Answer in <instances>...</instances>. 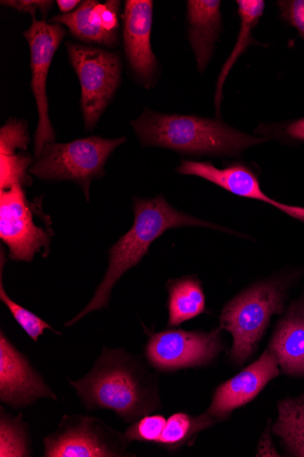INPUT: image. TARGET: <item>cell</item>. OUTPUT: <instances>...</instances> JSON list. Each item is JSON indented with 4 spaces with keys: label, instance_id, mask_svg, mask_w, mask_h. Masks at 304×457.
<instances>
[{
    "label": "cell",
    "instance_id": "cell-1",
    "mask_svg": "<svg viewBox=\"0 0 304 457\" xmlns=\"http://www.w3.org/2000/svg\"><path fill=\"white\" fill-rule=\"evenodd\" d=\"M70 386L86 410H111L126 423L162 406L158 378L142 360L122 349L103 348L88 375Z\"/></svg>",
    "mask_w": 304,
    "mask_h": 457
},
{
    "label": "cell",
    "instance_id": "cell-2",
    "mask_svg": "<svg viewBox=\"0 0 304 457\" xmlns=\"http://www.w3.org/2000/svg\"><path fill=\"white\" fill-rule=\"evenodd\" d=\"M134 211V226L111 247L108 270L93 300L65 326H72L86 315L107 308L113 287L128 270L140 263L149 253L152 244L169 229L203 227L250 238L240 232L181 212L162 195L151 199L136 197Z\"/></svg>",
    "mask_w": 304,
    "mask_h": 457
},
{
    "label": "cell",
    "instance_id": "cell-3",
    "mask_svg": "<svg viewBox=\"0 0 304 457\" xmlns=\"http://www.w3.org/2000/svg\"><path fill=\"white\" fill-rule=\"evenodd\" d=\"M144 147L169 149L195 156L234 157L267 138L242 133L220 120L164 114L145 109L132 121Z\"/></svg>",
    "mask_w": 304,
    "mask_h": 457
},
{
    "label": "cell",
    "instance_id": "cell-4",
    "mask_svg": "<svg viewBox=\"0 0 304 457\" xmlns=\"http://www.w3.org/2000/svg\"><path fill=\"white\" fill-rule=\"evenodd\" d=\"M304 267H285L242 290L224 307L220 328L233 337L230 361L243 365L257 351L275 315H282Z\"/></svg>",
    "mask_w": 304,
    "mask_h": 457
},
{
    "label": "cell",
    "instance_id": "cell-5",
    "mask_svg": "<svg viewBox=\"0 0 304 457\" xmlns=\"http://www.w3.org/2000/svg\"><path fill=\"white\" fill-rule=\"evenodd\" d=\"M125 141V137H91L66 144L49 143L30 166L29 173L42 180L73 181L89 201L92 181L104 176V166L110 155Z\"/></svg>",
    "mask_w": 304,
    "mask_h": 457
},
{
    "label": "cell",
    "instance_id": "cell-6",
    "mask_svg": "<svg viewBox=\"0 0 304 457\" xmlns=\"http://www.w3.org/2000/svg\"><path fill=\"white\" fill-rule=\"evenodd\" d=\"M66 48L80 82L85 129L93 131L120 86L121 62L115 53L72 41Z\"/></svg>",
    "mask_w": 304,
    "mask_h": 457
},
{
    "label": "cell",
    "instance_id": "cell-7",
    "mask_svg": "<svg viewBox=\"0 0 304 457\" xmlns=\"http://www.w3.org/2000/svg\"><path fill=\"white\" fill-rule=\"evenodd\" d=\"M40 204L29 203L21 186L0 191V237L10 249L14 262H30L36 253H50L52 229L38 227L35 213Z\"/></svg>",
    "mask_w": 304,
    "mask_h": 457
},
{
    "label": "cell",
    "instance_id": "cell-8",
    "mask_svg": "<svg viewBox=\"0 0 304 457\" xmlns=\"http://www.w3.org/2000/svg\"><path fill=\"white\" fill-rule=\"evenodd\" d=\"M222 328L201 330L167 329L151 337L145 355L160 371L210 365L224 351Z\"/></svg>",
    "mask_w": 304,
    "mask_h": 457
},
{
    "label": "cell",
    "instance_id": "cell-9",
    "mask_svg": "<svg viewBox=\"0 0 304 457\" xmlns=\"http://www.w3.org/2000/svg\"><path fill=\"white\" fill-rule=\"evenodd\" d=\"M43 445L47 457H111L126 456L127 442L96 418L65 415Z\"/></svg>",
    "mask_w": 304,
    "mask_h": 457
},
{
    "label": "cell",
    "instance_id": "cell-10",
    "mask_svg": "<svg viewBox=\"0 0 304 457\" xmlns=\"http://www.w3.org/2000/svg\"><path fill=\"white\" fill-rule=\"evenodd\" d=\"M23 35L30 49L31 89L39 116L34 145L37 160L47 144L55 142V132L49 116L46 83L53 59L67 31L62 25L47 23L46 21H37L32 17V24Z\"/></svg>",
    "mask_w": 304,
    "mask_h": 457
},
{
    "label": "cell",
    "instance_id": "cell-11",
    "mask_svg": "<svg viewBox=\"0 0 304 457\" xmlns=\"http://www.w3.org/2000/svg\"><path fill=\"white\" fill-rule=\"evenodd\" d=\"M281 373L278 361L267 348L258 360L215 390L206 411L218 422L226 420L234 410L253 401Z\"/></svg>",
    "mask_w": 304,
    "mask_h": 457
},
{
    "label": "cell",
    "instance_id": "cell-12",
    "mask_svg": "<svg viewBox=\"0 0 304 457\" xmlns=\"http://www.w3.org/2000/svg\"><path fill=\"white\" fill-rule=\"evenodd\" d=\"M40 398L57 399L56 395L17 350L2 330L0 332V400L13 408H25Z\"/></svg>",
    "mask_w": 304,
    "mask_h": 457
},
{
    "label": "cell",
    "instance_id": "cell-13",
    "mask_svg": "<svg viewBox=\"0 0 304 457\" xmlns=\"http://www.w3.org/2000/svg\"><path fill=\"white\" fill-rule=\"evenodd\" d=\"M122 21L124 52L129 68L137 80L150 88L158 71V61L151 44L153 3L127 0Z\"/></svg>",
    "mask_w": 304,
    "mask_h": 457
},
{
    "label": "cell",
    "instance_id": "cell-14",
    "mask_svg": "<svg viewBox=\"0 0 304 457\" xmlns=\"http://www.w3.org/2000/svg\"><path fill=\"white\" fill-rule=\"evenodd\" d=\"M177 171L181 175L201 178L234 195L269 204L287 216L304 223V207L289 205L269 197L262 190L256 174L242 162H233L220 170L210 162L182 160Z\"/></svg>",
    "mask_w": 304,
    "mask_h": 457
},
{
    "label": "cell",
    "instance_id": "cell-15",
    "mask_svg": "<svg viewBox=\"0 0 304 457\" xmlns=\"http://www.w3.org/2000/svg\"><path fill=\"white\" fill-rule=\"evenodd\" d=\"M267 349L283 376L304 379V288L277 320Z\"/></svg>",
    "mask_w": 304,
    "mask_h": 457
},
{
    "label": "cell",
    "instance_id": "cell-16",
    "mask_svg": "<svg viewBox=\"0 0 304 457\" xmlns=\"http://www.w3.org/2000/svg\"><path fill=\"white\" fill-rule=\"evenodd\" d=\"M187 21L189 43L198 71L202 73L211 60L216 41L223 29L220 0H189Z\"/></svg>",
    "mask_w": 304,
    "mask_h": 457
},
{
    "label": "cell",
    "instance_id": "cell-17",
    "mask_svg": "<svg viewBox=\"0 0 304 457\" xmlns=\"http://www.w3.org/2000/svg\"><path fill=\"white\" fill-rule=\"evenodd\" d=\"M102 10L103 4L85 0L73 12L55 16L50 23L66 26L71 35L84 44L114 48L119 44V35L103 28Z\"/></svg>",
    "mask_w": 304,
    "mask_h": 457
},
{
    "label": "cell",
    "instance_id": "cell-18",
    "mask_svg": "<svg viewBox=\"0 0 304 457\" xmlns=\"http://www.w3.org/2000/svg\"><path fill=\"white\" fill-rule=\"evenodd\" d=\"M168 290V327H177L205 311L206 300L200 278L195 276L169 279Z\"/></svg>",
    "mask_w": 304,
    "mask_h": 457
},
{
    "label": "cell",
    "instance_id": "cell-19",
    "mask_svg": "<svg viewBox=\"0 0 304 457\" xmlns=\"http://www.w3.org/2000/svg\"><path fill=\"white\" fill-rule=\"evenodd\" d=\"M272 431L285 455L304 457V393L278 401Z\"/></svg>",
    "mask_w": 304,
    "mask_h": 457
},
{
    "label": "cell",
    "instance_id": "cell-20",
    "mask_svg": "<svg viewBox=\"0 0 304 457\" xmlns=\"http://www.w3.org/2000/svg\"><path fill=\"white\" fill-rule=\"evenodd\" d=\"M236 4L241 19V29L235 47L225 64L218 81H217L215 105L218 114H220L225 81L240 56L246 51L249 46L253 44L252 30L258 24L260 17L263 16L266 9L264 0H237Z\"/></svg>",
    "mask_w": 304,
    "mask_h": 457
},
{
    "label": "cell",
    "instance_id": "cell-21",
    "mask_svg": "<svg viewBox=\"0 0 304 457\" xmlns=\"http://www.w3.org/2000/svg\"><path fill=\"white\" fill-rule=\"evenodd\" d=\"M217 422L207 411L197 417L182 411L173 413L167 420L156 445L168 452H177L183 446L192 445L201 432L212 428Z\"/></svg>",
    "mask_w": 304,
    "mask_h": 457
},
{
    "label": "cell",
    "instance_id": "cell-22",
    "mask_svg": "<svg viewBox=\"0 0 304 457\" xmlns=\"http://www.w3.org/2000/svg\"><path fill=\"white\" fill-rule=\"evenodd\" d=\"M28 428L22 422V414L12 418L2 408L0 423V456H29Z\"/></svg>",
    "mask_w": 304,
    "mask_h": 457
},
{
    "label": "cell",
    "instance_id": "cell-23",
    "mask_svg": "<svg viewBox=\"0 0 304 457\" xmlns=\"http://www.w3.org/2000/svg\"><path fill=\"white\" fill-rule=\"evenodd\" d=\"M5 262L6 260L4 258V249H2V268H0V273H2L0 274V300L8 306L19 325L34 342H37L39 337L45 335V330L47 328H50L55 332V334L62 335L61 332L56 331L48 322L43 320L33 312L16 303L9 297L6 290L4 289L3 281Z\"/></svg>",
    "mask_w": 304,
    "mask_h": 457
},
{
    "label": "cell",
    "instance_id": "cell-24",
    "mask_svg": "<svg viewBox=\"0 0 304 457\" xmlns=\"http://www.w3.org/2000/svg\"><path fill=\"white\" fill-rule=\"evenodd\" d=\"M31 156L22 152L14 154H0V187L7 190L14 186L27 187L32 183L29 176Z\"/></svg>",
    "mask_w": 304,
    "mask_h": 457
},
{
    "label": "cell",
    "instance_id": "cell-25",
    "mask_svg": "<svg viewBox=\"0 0 304 457\" xmlns=\"http://www.w3.org/2000/svg\"><path fill=\"white\" fill-rule=\"evenodd\" d=\"M166 422L167 420L161 414H148L128 427L123 436L127 444L132 442L156 444Z\"/></svg>",
    "mask_w": 304,
    "mask_h": 457
},
{
    "label": "cell",
    "instance_id": "cell-26",
    "mask_svg": "<svg viewBox=\"0 0 304 457\" xmlns=\"http://www.w3.org/2000/svg\"><path fill=\"white\" fill-rule=\"evenodd\" d=\"M29 144L27 121L10 119L0 131V154H14L18 149L26 151Z\"/></svg>",
    "mask_w": 304,
    "mask_h": 457
},
{
    "label": "cell",
    "instance_id": "cell-27",
    "mask_svg": "<svg viewBox=\"0 0 304 457\" xmlns=\"http://www.w3.org/2000/svg\"><path fill=\"white\" fill-rule=\"evenodd\" d=\"M0 4L19 12L30 13L32 17H35L38 11L43 21H46L49 12L54 7V3L52 0H7V2L3 0Z\"/></svg>",
    "mask_w": 304,
    "mask_h": 457
},
{
    "label": "cell",
    "instance_id": "cell-28",
    "mask_svg": "<svg viewBox=\"0 0 304 457\" xmlns=\"http://www.w3.org/2000/svg\"><path fill=\"white\" fill-rule=\"evenodd\" d=\"M282 17L293 26L304 39V0L278 2Z\"/></svg>",
    "mask_w": 304,
    "mask_h": 457
},
{
    "label": "cell",
    "instance_id": "cell-29",
    "mask_svg": "<svg viewBox=\"0 0 304 457\" xmlns=\"http://www.w3.org/2000/svg\"><path fill=\"white\" fill-rule=\"evenodd\" d=\"M272 420H268V425L260 435L257 452L255 456L257 457H282V453L277 450L276 445L274 442V434L272 431Z\"/></svg>",
    "mask_w": 304,
    "mask_h": 457
},
{
    "label": "cell",
    "instance_id": "cell-30",
    "mask_svg": "<svg viewBox=\"0 0 304 457\" xmlns=\"http://www.w3.org/2000/svg\"><path fill=\"white\" fill-rule=\"evenodd\" d=\"M284 135L295 142H304V118L292 121L284 129Z\"/></svg>",
    "mask_w": 304,
    "mask_h": 457
},
{
    "label": "cell",
    "instance_id": "cell-31",
    "mask_svg": "<svg viewBox=\"0 0 304 457\" xmlns=\"http://www.w3.org/2000/svg\"><path fill=\"white\" fill-rule=\"evenodd\" d=\"M62 14L73 12L81 4L78 0H58L56 3Z\"/></svg>",
    "mask_w": 304,
    "mask_h": 457
}]
</instances>
